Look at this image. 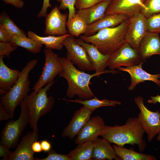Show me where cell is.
<instances>
[{
    "mask_svg": "<svg viewBox=\"0 0 160 160\" xmlns=\"http://www.w3.org/2000/svg\"><path fill=\"white\" fill-rule=\"evenodd\" d=\"M145 132L137 117L130 118L122 125H105L100 136L118 146L124 147L126 144L137 145L139 150L143 152L146 147L143 139Z\"/></svg>",
    "mask_w": 160,
    "mask_h": 160,
    "instance_id": "6da1fadb",
    "label": "cell"
},
{
    "mask_svg": "<svg viewBox=\"0 0 160 160\" xmlns=\"http://www.w3.org/2000/svg\"><path fill=\"white\" fill-rule=\"evenodd\" d=\"M63 69L59 75L67 81L68 88L66 97L70 98L77 95L79 99L87 100L94 96L90 88L91 79L99 76L102 73L95 72L92 74L85 73L76 68L72 62L66 57H61Z\"/></svg>",
    "mask_w": 160,
    "mask_h": 160,
    "instance_id": "7a4b0ae2",
    "label": "cell"
},
{
    "mask_svg": "<svg viewBox=\"0 0 160 160\" xmlns=\"http://www.w3.org/2000/svg\"><path fill=\"white\" fill-rule=\"evenodd\" d=\"M129 23V18L116 26L102 29L90 36L81 35L80 38L93 44L102 54L110 55L126 42Z\"/></svg>",
    "mask_w": 160,
    "mask_h": 160,
    "instance_id": "3957f363",
    "label": "cell"
},
{
    "mask_svg": "<svg viewBox=\"0 0 160 160\" xmlns=\"http://www.w3.org/2000/svg\"><path fill=\"white\" fill-rule=\"evenodd\" d=\"M38 60L33 59L28 62L21 71L17 81L10 90L1 96L0 103L13 118L15 109L20 105L30 91L29 74L37 64Z\"/></svg>",
    "mask_w": 160,
    "mask_h": 160,
    "instance_id": "277c9868",
    "label": "cell"
},
{
    "mask_svg": "<svg viewBox=\"0 0 160 160\" xmlns=\"http://www.w3.org/2000/svg\"><path fill=\"white\" fill-rule=\"evenodd\" d=\"M54 82L49 83L37 92H32L24 99L29 111L30 126L36 132H38V123L40 118L50 112L54 105V97L48 96L47 92Z\"/></svg>",
    "mask_w": 160,
    "mask_h": 160,
    "instance_id": "5b68a950",
    "label": "cell"
},
{
    "mask_svg": "<svg viewBox=\"0 0 160 160\" xmlns=\"http://www.w3.org/2000/svg\"><path fill=\"white\" fill-rule=\"evenodd\" d=\"M20 105L21 111L18 118L8 121L1 132L0 144L9 149L14 148L17 145L20 136L29 123V111L24 100Z\"/></svg>",
    "mask_w": 160,
    "mask_h": 160,
    "instance_id": "8992f818",
    "label": "cell"
},
{
    "mask_svg": "<svg viewBox=\"0 0 160 160\" xmlns=\"http://www.w3.org/2000/svg\"><path fill=\"white\" fill-rule=\"evenodd\" d=\"M45 56L44 64L41 74L35 84L33 89L38 92L49 83L54 81L55 78L59 75L63 69L61 57L50 48L44 50Z\"/></svg>",
    "mask_w": 160,
    "mask_h": 160,
    "instance_id": "52a82bcc",
    "label": "cell"
},
{
    "mask_svg": "<svg viewBox=\"0 0 160 160\" xmlns=\"http://www.w3.org/2000/svg\"><path fill=\"white\" fill-rule=\"evenodd\" d=\"M134 101L140 111L137 117L138 121L147 134L148 141L151 142L160 131L159 111L153 112L148 109L144 105L143 98L141 96L135 98Z\"/></svg>",
    "mask_w": 160,
    "mask_h": 160,
    "instance_id": "ba28073f",
    "label": "cell"
},
{
    "mask_svg": "<svg viewBox=\"0 0 160 160\" xmlns=\"http://www.w3.org/2000/svg\"><path fill=\"white\" fill-rule=\"evenodd\" d=\"M142 61L138 50L125 42L110 55L108 66L111 70L119 67H126L137 65Z\"/></svg>",
    "mask_w": 160,
    "mask_h": 160,
    "instance_id": "9c48e42d",
    "label": "cell"
},
{
    "mask_svg": "<svg viewBox=\"0 0 160 160\" xmlns=\"http://www.w3.org/2000/svg\"><path fill=\"white\" fill-rule=\"evenodd\" d=\"M63 44L67 50L66 58L73 65L83 71L94 70L86 50L76 41L74 36L70 34L64 39Z\"/></svg>",
    "mask_w": 160,
    "mask_h": 160,
    "instance_id": "30bf717a",
    "label": "cell"
},
{
    "mask_svg": "<svg viewBox=\"0 0 160 160\" xmlns=\"http://www.w3.org/2000/svg\"><path fill=\"white\" fill-rule=\"evenodd\" d=\"M148 32L146 18L141 13L129 18L125 40L131 47L138 50L140 43Z\"/></svg>",
    "mask_w": 160,
    "mask_h": 160,
    "instance_id": "8fae6325",
    "label": "cell"
},
{
    "mask_svg": "<svg viewBox=\"0 0 160 160\" xmlns=\"http://www.w3.org/2000/svg\"><path fill=\"white\" fill-rule=\"evenodd\" d=\"M68 17L67 14H62L58 7L55 6L45 16V35L57 36L69 34L66 28Z\"/></svg>",
    "mask_w": 160,
    "mask_h": 160,
    "instance_id": "7c38bea8",
    "label": "cell"
},
{
    "mask_svg": "<svg viewBox=\"0 0 160 160\" xmlns=\"http://www.w3.org/2000/svg\"><path fill=\"white\" fill-rule=\"evenodd\" d=\"M145 0H111L105 15H123L132 17L145 9Z\"/></svg>",
    "mask_w": 160,
    "mask_h": 160,
    "instance_id": "4fadbf2b",
    "label": "cell"
},
{
    "mask_svg": "<svg viewBox=\"0 0 160 160\" xmlns=\"http://www.w3.org/2000/svg\"><path fill=\"white\" fill-rule=\"evenodd\" d=\"M76 41L86 50L95 72L102 74L118 72L114 70L105 71L110 55L102 54L93 44L87 43L81 38Z\"/></svg>",
    "mask_w": 160,
    "mask_h": 160,
    "instance_id": "5bb4252c",
    "label": "cell"
},
{
    "mask_svg": "<svg viewBox=\"0 0 160 160\" xmlns=\"http://www.w3.org/2000/svg\"><path fill=\"white\" fill-rule=\"evenodd\" d=\"M105 126L103 119L99 116L90 118L77 135L75 144L93 141L100 136Z\"/></svg>",
    "mask_w": 160,
    "mask_h": 160,
    "instance_id": "9a60e30c",
    "label": "cell"
},
{
    "mask_svg": "<svg viewBox=\"0 0 160 160\" xmlns=\"http://www.w3.org/2000/svg\"><path fill=\"white\" fill-rule=\"evenodd\" d=\"M92 112L84 105L76 111L70 122L63 129L62 137L73 139L90 118Z\"/></svg>",
    "mask_w": 160,
    "mask_h": 160,
    "instance_id": "2e32d148",
    "label": "cell"
},
{
    "mask_svg": "<svg viewBox=\"0 0 160 160\" xmlns=\"http://www.w3.org/2000/svg\"><path fill=\"white\" fill-rule=\"evenodd\" d=\"M143 62L125 68L119 67L117 69L118 70L125 71L128 73L131 79V83L128 88L130 91L133 90L136 85L145 81H152L159 86H160V73L152 74L143 70L142 65Z\"/></svg>",
    "mask_w": 160,
    "mask_h": 160,
    "instance_id": "e0dca14e",
    "label": "cell"
},
{
    "mask_svg": "<svg viewBox=\"0 0 160 160\" xmlns=\"http://www.w3.org/2000/svg\"><path fill=\"white\" fill-rule=\"evenodd\" d=\"M38 132L33 131L27 132L22 138L13 152L9 160H33L35 153L32 149L33 143L37 141Z\"/></svg>",
    "mask_w": 160,
    "mask_h": 160,
    "instance_id": "ac0fdd59",
    "label": "cell"
},
{
    "mask_svg": "<svg viewBox=\"0 0 160 160\" xmlns=\"http://www.w3.org/2000/svg\"><path fill=\"white\" fill-rule=\"evenodd\" d=\"M129 17L123 15H105L101 18L88 25L84 35H93L100 30L117 26Z\"/></svg>",
    "mask_w": 160,
    "mask_h": 160,
    "instance_id": "d6986e66",
    "label": "cell"
},
{
    "mask_svg": "<svg viewBox=\"0 0 160 160\" xmlns=\"http://www.w3.org/2000/svg\"><path fill=\"white\" fill-rule=\"evenodd\" d=\"M138 51L141 59L160 55V36L159 33L147 32L142 40Z\"/></svg>",
    "mask_w": 160,
    "mask_h": 160,
    "instance_id": "ffe728a7",
    "label": "cell"
},
{
    "mask_svg": "<svg viewBox=\"0 0 160 160\" xmlns=\"http://www.w3.org/2000/svg\"><path fill=\"white\" fill-rule=\"evenodd\" d=\"M0 56V95L1 96L9 91L17 81L21 71L12 69L5 64L3 58Z\"/></svg>",
    "mask_w": 160,
    "mask_h": 160,
    "instance_id": "44dd1931",
    "label": "cell"
},
{
    "mask_svg": "<svg viewBox=\"0 0 160 160\" xmlns=\"http://www.w3.org/2000/svg\"><path fill=\"white\" fill-rule=\"evenodd\" d=\"M92 159L96 160H121L111 143L106 139L97 137L92 141Z\"/></svg>",
    "mask_w": 160,
    "mask_h": 160,
    "instance_id": "7402d4cb",
    "label": "cell"
},
{
    "mask_svg": "<svg viewBox=\"0 0 160 160\" xmlns=\"http://www.w3.org/2000/svg\"><path fill=\"white\" fill-rule=\"evenodd\" d=\"M111 0H103L88 8L78 9L76 13L84 20L87 25L101 18L105 15Z\"/></svg>",
    "mask_w": 160,
    "mask_h": 160,
    "instance_id": "603a6c76",
    "label": "cell"
},
{
    "mask_svg": "<svg viewBox=\"0 0 160 160\" xmlns=\"http://www.w3.org/2000/svg\"><path fill=\"white\" fill-rule=\"evenodd\" d=\"M69 33L61 36H40L33 32L29 31L27 33L28 37L38 42L45 46L46 48L60 50L63 45V42L64 39L69 35Z\"/></svg>",
    "mask_w": 160,
    "mask_h": 160,
    "instance_id": "cb8c5ba5",
    "label": "cell"
},
{
    "mask_svg": "<svg viewBox=\"0 0 160 160\" xmlns=\"http://www.w3.org/2000/svg\"><path fill=\"white\" fill-rule=\"evenodd\" d=\"M64 100L79 103L85 106L88 109L93 112L97 108L103 106L115 107L116 105H121L120 101L115 100H109L104 98L99 99L94 96L93 98L83 100L80 99L75 100L62 99Z\"/></svg>",
    "mask_w": 160,
    "mask_h": 160,
    "instance_id": "d4e9b609",
    "label": "cell"
},
{
    "mask_svg": "<svg viewBox=\"0 0 160 160\" xmlns=\"http://www.w3.org/2000/svg\"><path fill=\"white\" fill-rule=\"evenodd\" d=\"M93 148L92 141L78 144L67 155L71 160H91L92 159Z\"/></svg>",
    "mask_w": 160,
    "mask_h": 160,
    "instance_id": "484cf974",
    "label": "cell"
},
{
    "mask_svg": "<svg viewBox=\"0 0 160 160\" xmlns=\"http://www.w3.org/2000/svg\"><path fill=\"white\" fill-rule=\"evenodd\" d=\"M115 151L117 155L123 160H156L157 159L154 156L143 154L127 149L124 147L113 145Z\"/></svg>",
    "mask_w": 160,
    "mask_h": 160,
    "instance_id": "4316f807",
    "label": "cell"
},
{
    "mask_svg": "<svg viewBox=\"0 0 160 160\" xmlns=\"http://www.w3.org/2000/svg\"><path fill=\"white\" fill-rule=\"evenodd\" d=\"M10 42L14 45L22 47L34 54L39 52L43 44L28 37L12 35Z\"/></svg>",
    "mask_w": 160,
    "mask_h": 160,
    "instance_id": "83f0119b",
    "label": "cell"
},
{
    "mask_svg": "<svg viewBox=\"0 0 160 160\" xmlns=\"http://www.w3.org/2000/svg\"><path fill=\"white\" fill-rule=\"evenodd\" d=\"M87 26L84 20L77 13L68 20L67 23L69 33L77 37H79L81 34H85Z\"/></svg>",
    "mask_w": 160,
    "mask_h": 160,
    "instance_id": "f1b7e54d",
    "label": "cell"
},
{
    "mask_svg": "<svg viewBox=\"0 0 160 160\" xmlns=\"http://www.w3.org/2000/svg\"><path fill=\"white\" fill-rule=\"evenodd\" d=\"M0 24L12 35L27 36L26 34L17 26L4 12H3L0 14Z\"/></svg>",
    "mask_w": 160,
    "mask_h": 160,
    "instance_id": "f546056e",
    "label": "cell"
},
{
    "mask_svg": "<svg viewBox=\"0 0 160 160\" xmlns=\"http://www.w3.org/2000/svg\"><path fill=\"white\" fill-rule=\"evenodd\" d=\"M145 9L142 11L146 18L160 12V0H145Z\"/></svg>",
    "mask_w": 160,
    "mask_h": 160,
    "instance_id": "4dcf8cb0",
    "label": "cell"
},
{
    "mask_svg": "<svg viewBox=\"0 0 160 160\" xmlns=\"http://www.w3.org/2000/svg\"><path fill=\"white\" fill-rule=\"evenodd\" d=\"M148 31L159 33H160V12L146 18Z\"/></svg>",
    "mask_w": 160,
    "mask_h": 160,
    "instance_id": "1f68e13d",
    "label": "cell"
},
{
    "mask_svg": "<svg viewBox=\"0 0 160 160\" xmlns=\"http://www.w3.org/2000/svg\"><path fill=\"white\" fill-rule=\"evenodd\" d=\"M76 0H57L60 3L58 7L60 10H65L68 9L69 10L68 20L73 17L76 14L75 4Z\"/></svg>",
    "mask_w": 160,
    "mask_h": 160,
    "instance_id": "d6a6232c",
    "label": "cell"
},
{
    "mask_svg": "<svg viewBox=\"0 0 160 160\" xmlns=\"http://www.w3.org/2000/svg\"><path fill=\"white\" fill-rule=\"evenodd\" d=\"M17 46L13 45L11 42L0 41V56L8 57L11 52L16 50Z\"/></svg>",
    "mask_w": 160,
    "mask_h": 160,
    "instance_id": "836d02e7",
    "label": "cell"
},
{
    "mask_svg": "<svg viewBox=\"0 0 160 160\" xmlns=\"http://www.w3.org/2000/svg\"><path fill=\"white\" fill-rule=\"evenodd\" d=\"M35 160H71L67 155L57 153L54 150H51L48 152L46 157L43 159L35 158Z\"/></svg>",
    "mask_w": 160,
    "mask_h": 160,
    "instance_id": "e575fe53",
    "label": "cell"
},
{
    "mask_svg": "<svg viewBox=\"0 0 160 160\" xmlns=\"http://www.w3.org/2000/svg\"><path fill=\"white\" fill-rule=\"evenodd\" d=\"M103 0H76L75 8L76 9L87 8L100 2Z\"/></svg>",
    "mask_w": 160,
    "mask_h": 160,
    "instance_id": "d590c367",
    "label": "cell"
},
{
    "mask_svg": "<svg viewBox=\"0 0 160 160\" xmlns=\"http://www.w3.org/2000/svg\"><path fill=\"white\" fill-rule=\"evenodd\" d=\"M12 35L0 24V41L10 42Z\"/></svg>",
    "mask_w": 160,
    "mask_h": 160,
    "instance_id": "8d00e7d4",
    "label": "cell"
},
{
    "mask_svg": "<svg viewBox=\"0 0 160 160\" xmlns=\"http://www.w3.org/2000/svg\"><path fill=\"white\" fill-rule=\"evenodd\" d=\"M13 152L11 151L9 149L0 144V157H3L2 160H9Z\"/></svg>",
    "mask_w": 160,
    "mask_h": 160,
    "instance_id": "74e56055",
    "label": "cell"
},
{
    "mask_svg": "<svg viewBox=\"0 0 160 160\" xmlns=\"http://www.w3.org/2000/svg\"><path fill=\"white\" fill-rule=\"evenodd\" d=\"M50 0H44L43 6L40 12L37 15L39 17H45L47 15L48 8L51 7V5L49 2Z\"/></svg>",
    "mask_w": 160,
    "mask_h": 160,
    "instance_id": "f35d334b",
    "label": "cell"
},
{
    "mask_svg": "<svg viewBox=\"0 0 160 160\" xmlns=\"http://www.w3.org/2000/svg\"><path fill=\"white\" fill-rule=\"evenodd\" d=\"M13 117L7 112L0 103V121L7 120L12 119Z\"/></svg>",
    "mask_w": 160,
    "mask_h": 160,
    "instance_id": "ab89813d",
    "label": "cell"
},
{
    "mask_svg": "<svg viewBox=\"0 0 160 160\" xmlns=\"http://www.w3.org/2000/svg\"><path fill=\"white\" fill-rule=\"evenodd\" d=\"M6 4H11L18 8L23 7L24 2L22 0H2Z\"/></svg>",
    "mask_w": 160,
    "mask_h": 160,
    "instance_id": "60d3db41",
    "label": "cell"
},
{
    "mask_svg": "<svg viewBox=\"0 0 160 160\" xmlns=\"http://www.w3.org/2000/svg\"><path fill=\"white\" fill-rule=\"evenodd\" d=\"M40 143L43 151L48 152L51 150V144L47 140H43Z\"/></svg>",
    "mask_w": 160,
    "mask_h": 160,
    "instance_id": "b9f144b4",
    "label": "cell"
},
{
    "mask_svg": "<svg viewBox=\"0 0 160 160\" xmlns=\"http://www.w3.org/2000/svg\"><path fill=\"white\" fill-rule=\"evenodd\" d=\"M32 148L35 153H40L43 151L40 142L37 141H35L33 143Z\"/></svg>",
    "mask_w": 160,
    "mask_h": 160,
    "instance_id": "7bdbcfd3",
    "label": "cell"
},
{
    "mask_svg": "<svg viewBox=\"0 0 160 160\" xmlns=\"http://www.w3.org/2000/svg\"><path fill=\"white\" fill-rule=\"evenodd\" d=\"M147 102L154 104L158 103L160 104V95H157L156 96H151L150 99L148 100ZM159 112L160 114V110Z\"/></svg>",
    "mask_w": 160,
    "mask_h": 160,
    "instance_id": "ee69618b",
    "label": "cell"
},
{
    "mask_svg": "<svg viewBox=\"0 0 160 160\" xmlns=\"http://www.w3.org/2000/svg\"><path fill=\"white\" fill-rule=\"evenodd\" d=\"M157 140L160 142V131L158 134V136L157 137Z\"/></svg>",
    "mask_w": 160,
    "mask_h": 160,
    "instance_id": "f6af8a7d",
    "label": "cell"
}]
</instances>
